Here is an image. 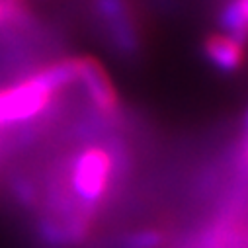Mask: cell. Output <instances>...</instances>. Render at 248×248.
<instances>
[{"instance_id": "6da1fadb", "label": "cell", "mask_w": 248, "mask_h": 248, "mask_svg": "<svg viewBox=\"0 0 248 248\" xmlns=\"http://www.w3.org/2000/svg\"><path fill=\"white\" fill-rule=\"evenodd\" d=\"M57 92L45 86L35 73L0 88V133L43 115L55 102Z\"/></svg>"}, {"instance_id": "7a4b0ae2", "label": "cell", "mask_w": 248, "mask_h": 248, "mask_svg": "<svg viewBox=\"0 0 248 248\" xmlns=\"http://www.w3.org/2000/svg\"><path fill=\"white\" fill-rule=\"evenodd\" d=\"M113 182V160L106 147L84 149L71 168V188L75 198L94 209H98Z\"/></svg>"}, {"instance_id": "3957f363", "label": "cell", "mask_w": 248, "mask_h": 248, "mask_svg": "<svg viewBox=\"0 0 248 248\" xmlns=\"http://www.w3.org/2000/svg\"><path fill=\"white\" fill-rule=\"evenodd\" d=\"M73 59H75L77 82L82 84L90 104L96 108L100 117L115 119L119 113V96L115 92V86H113L108 71L94 57L78 55Z\"/></svg>"}, {"instance_id": "277c9868", "label": "cell", "mask_w": 248, "mask_h": 248, "mask_svg": "<svg viewBox=\"0 0 248 248\" xmlns=\"http://www.w3.org/2000/svg\"><path fill=\"white\" fill-rule=\"evenodd\" d=\"M203 53L217 69L225 73L236 71L244 61V45L227 33L207 35L203 41Z\"/></svg>"}, {"instance_id": "5b68a950", "label": "cell", "mask_w": 248, "mask_h": 248, "mask_svg": "<svg viewBox=\"0 0 248 248\" xmlns=\"http://www.w3.org/2000/svg\"><path fill=\"white\" fill-rule=\"evenodd\" d=\"M227 35L244 43L248 39V0H231L221 14Z\"/></svg>"}, {"instance_id": "8992f818", "label": "cell", "mask_w": 248, "mask_h": 248, "mask_svg": "<svg viewBox=\"0 0 248 248\" xmlns=\"http://www.w3.org/2000/svg\"><path fill=\"white\" fill-rule=\"evenodd\" d=\"M31 10L26 0H0V31L28 28Z\"/></svg>"}, {"instance_id": "52a82bcc", "label": "cell", "mask_w": 248, "mask_h": 248, "mask_svg": "<svg viewBox=\"0 0 248 248\" xmlns=\"http://www.w3.org/2000/svg\"><path fill=\"white\" fill-rule=\"evenodd\" d=\"M12 194L28 209L30 207H35L39 203V190H37V186L31 180L24 178V176H20V178H16L12 182Z\"/></svg>"}, {"instance_id": "ba28073f", "label": "cell", "mask_w": 248, "mask_h": 248, "mask_svg": "<svg viewBox=\"0 0 248 248\" xmlns=\"http://www.w3.org/2000/svg\"><path fill=\"white\" fill-rule=\"evenodd\" d=\"M164 240V234L160 231L149 229V231H137L129 236H125L121 248H158Z\"/></svg>"}, {"instance_id": "9c48e42d", "label": "cell", "mask_w": 248, "mask_h": 248, "mask_svg": "<svg viewBox=\"0 0 248 248\" xmlns=\"http://www.w3.org/2000/svg\"><path fill=\"white\" fill-rule=\"evenodd\" d=\"M238 164L248 174V137H244L242 143H240V149H238Z\"/></svg>"}, {"instance_id": "30bf717a", "label": "cell", "mask_w": 248, "mask_h": 248, "mask_svg": "<svg viewBox=\"0 0 248 248\" xmlns=\"http://www.w3.org/2000/svg\"><path fill=\"white\" fill-rule=\"evenodd\" d=\"M246 123H248V117H246Z\"/></svg>"}]
</instances>
